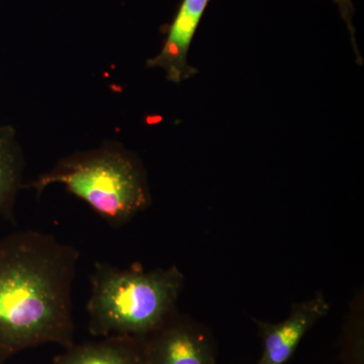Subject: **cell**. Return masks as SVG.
<instances>
[{
  "label": "cell",
  "mask_w": 364,
  "mask_h": 364,
  "mask_svg": "<svg viewBox=\"0 0 364 364\" xmlns=\"http://www.w3.org/2000/svg\"><path fill=\"white\" fill-rule=\"evenodd\" d=\"M331 306L323 294L294 303L286 320L268 323L253 320L262 344L256 364H284L294 355L306 333L329 313Z\"/></svg>",
  "instance_id": "5b68a950"
},
{
  "label": "cell",
  "mask_w": 364,
  "mask_h": 364,
  "mask_svg": "<svg viewBox=\"0 0 364 364\" xmlns=\"http://www.w3.org/2000/svg\"><path fill=\"white\" fill-rule=\"evenodd\" d=\"M54 183L63 184L112 227L123 226L151 203L142 165L131 153L117 147L66 158L28 188L40 196Z\"/></svg>",
  "instance_id": "3957f363"
},
{
  "label": "cell",
  "mask_w": 364,
  "mask_h": 364,
  "mask_svg": "<svg viewBox=\"0 0 364 364\" xmlns=\"http://www.w3.org/2000/svg\"><path fill=\"white\" fill-rule=\"evenodd\" d=\"M143 343L145 364H218L212 332L177 311Z\"/></svg>",
  "instance_id": "277c9868"
},
{
  "label": "cell",
  "mask_w": 364,
  "mask_h": 364,
  "mask_svg": "<svg viewBox=\"0 0 364 364\" xmlns=\"http://www.w3.org/2000/svg\"><path fill=\"white\" fill-rule=\"evenodd\" d=\"M65 349L51 364H145L143 340L130 337H105Z\"/></svg>",
  "instance_id": "52a82bcc"
},
{
  "label": "cell",
  "mask_w": 364,
  "mask_h": 364,
  "mask_svg": "<svg viewBox=\"0 0 364 364\" xmlns=\"http://www.w3.org/2000/svg\"><path fill=\"white\" fill-rule=\"evenodd\" d=\"M210 0H182L167 33L161 51L147 62L150 68H161L171 82L181 83L198 73L188 63V52Z\"/></svg>",
  "instance_id": "8992f818"
},
{
  "label": "cell",
  "mask_w": 364,
  "mask_h": 364,
  "mask_svg": "<svg viewBox=\"0 0 364 364\" xmlns=\"http://www.w3.org/2000/svg\"><path fill=\"white\" fill-rule=\"evenodd\" d=\"M338 7L339 13L341 14L342 20L344 21L349 33H350L352 44H353L354 52H355L358 63H363L360 53L358 51V45L355 42V28L353 25L354 6L352 0H333Z\"/></svg>",
  "instance_id": "9c48e42d"
},
{
  "label": "cell",
  "mask_w": 364,
  "mask_h": 364,
  "mask_svg": "<svg viewBox=\"0 0 364 364\" xmlns=\"http://www.w3.org/2000/svg\"><path fill=\"white\" fill-rule=\"evenodd\" d=\"M79 251L42 232L0 239V364L40 345L74 344L71 291Z\"/></svg>",
  "instance_id": "6da1fadb"
},
{
  "label": "cell",
  "mask_w": 364,
  "mask_h": 364,
  "mask_svg": "<svg viewBox=\"0 0 364 364\" xmlns=\"http://www.w3.org/2000/svg\"><path fill=\"white\" fill-rule=\"evenodd\" d=\"M184 284L179 268L145 270L140 263L119 268L97 262L86 306L93 336L147 338L176 312Z\"/></svg>",
  "instance_id": "7a4b0ae2"
},
{
  "label": "cell",
  "mask_w": 364,
  "mask_h": 364,
  "mask_svg": "<svg viewBox=\"0 0 364 364\" xmlns=\"http://www.w3.org/2000/svg\"><path fill=\"white\" fill-rule=\"evenodd\" d=\"M21 156L13 129L0 127V215L9 217L21 188Z\"/></svg>",
  "instance_id": "ba28073f"
}]
</instances>
